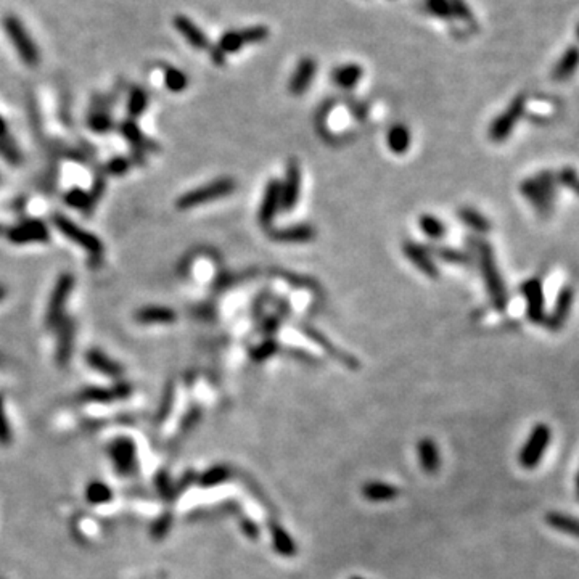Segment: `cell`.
Returning a JSON list of instances; mask_svg holds the SVG:
<instances>
[{
    "label": "cell",
    "instance_id": "2e32d148",
    "mask_svg": "<svg viewBox=\"0 0 579 579\" xmlns=\"http://www.w3.org/2000/svg\"><path fill=\"white\" fill-rule=\"evenodd\" d=\"M303 333L306 337H308L311 341H314L317 346H320V349H324L325 353L330 356L338 362H341L343 365L349 367V369H358L359 367V362L358 359L354 358V356H351L348 353H344V351L339 349L337 344H333L330 339H328L324 333H320L319 330H315L314 327H303Z\"/></svg>",
    "mask_w": 579,
    "mask_h": 579
},
{
    "label": "cell",
    "instance_id": "484cf974",
    "mask_svg": "<svg viewBox=\"0 0 579 579\" xmlns=\"http://www.w3.org/2000/svg\"><path fill=\"white\" fill-rule=\"evenodd\" d=\"M76 325L71 319H63L60 322V337L57 348V362L58 365H66L72 353V343H74Z\"/></svg>",
    "mask_w": 579,
    "mask_h": 579
},
{
    "label": "cell",
    "instance_id": "816d5d0a",
    "mask_svg": "<svg viewBox=\"0 0 579 579\" xmlns=\"http://www.w3.org/2000/svg\"><path fill=\"white\" fill-rule=\"evenodd\" d=\"M351 579H364V578H359V576H354V578H351Z\"/></svg>",
    "mask_w": 579,
    "mask_h": 579
},
{
    "label": "cell",
    "instance_id": "bcb514c9",
    "mask_svg": "<svg viewBox=\"0 0 579 579\" xmlns=\"http://www.w3.org/2000/svg\"><path fill=\"white\" fill-rule=\"evenodd\" d=\"M129 168H131L129 160L122 158V157L113 158V160H111L110 163L107 164V171L110 172V174H113V176H122V174H126V172L129 171Z\"/></svg>",
    "mask_w": 579,
    "mask_h": 579
},
{
    "label": "cell",
    "instance_id": "4dcf8cb0",
    "mask_svg": "<svg viewBox=\"0 0 579 579\" xmlns=\"http://www.w3.org/2000/svg\"><path fill=\"white\" fill-rule=\"evenodd\" d=\"M578 60H579L578 48L575 46L566 48L565 53L561 55L560 60L557 61L555 68L552 70V79H555V81L570 79V76L578 68Z\"/></svg>",
    "mask_w": 579,
    "mask_h": 579
},
{
    "label": "cell",
    "instance_id": "f907efd6",
    "mask_svg": "<svg viewBox=\"0 0 579 579\" xmlns=\"http://www.w3.org/2000/svg\"><path fill=\"white\" fill-rule=\"evenodd\" d=\"M5 293H7V288H5L2 283H0V301L5 298Z\"/></svg>",
    "mask_w": 579,
    "mask_h": 579
},
{
    "label": "cell",
    "instance_id": "8fae6325",
    "mask_svg": "<svg viewBox=\"0 0 579 579\" xmlns=\"http://www.w3.org/2000/svg\"><path fill=\"white\" fill-rule=\"evenodd\" d=\"M521 294L526 303V317L533 324H544L545 320V298L542 282L539 278H530L521 283Z\"/></svg>",
    "mask_w": 579,
    "mask_h": 579
},
{
    "label": "cell",
    "instance_id": "9c48e42d",
    "mask_svg": "<svg viewBox=\"0 0 579 579\" xmlns=\"http://www.w3.org/2000/svg\"><path fill=\"white\" fill-rule=\"evenodd\" d=\"M303 187V172L298 161H290L285 172V179L280 182V208L285 213H290L297 208L301 197Z\"/></svg>",
    "mask_w": 579,
    "mask_h": 579
},
{
    "label": "cell",
    "instance_id": "e0dca14e",
    "mask_svg": "<svg viewBox=\"0 0 579 579\" xmlns=\"http://www.w3.org/2000/svg\"><path fill=\"white\" fill-rule=\"evenodd\" d=\"M573 299H575V292H573V288L570 285H565L559 292L552 313L545 315V327L550 328V330H559V328L564 327L568 315H570Z\"/></svg>",
    "mask_w": 579,
    "mask_h": 579
},
{
    "label": "cell",
    "instance_id": "52a82bcc",
    "mask_svg": "<svg viewBox=\"0 0 579 579\" xmlns=\"http://www.w3.org/2000/svg\"><path fill=\"white\" fill-rule=\"evenodd\" d=\"M550 438H552V431H550V428L545 425V423H538V425L533 428L530 438L526 439L525 446L521 448L520 453V464L523 469H536L539 462L544 457L545 449H547L550 443Z\"/></svg>",
    "mask_w": 579,
    "mask_h": 579
},
{
    "label": "cell",
    "instance_id": "d6986e66",
    "mask_svg": "<svg viewBox=\"0 0 579 579\" xmlns=\"http://www.w3.org/2000/svg\"><path fill=\"white\" fill-rule=\"evenodd\" d=\"M427 12L441 20H453L454 16L470 18V10L462 0H425Z\"/></svg>",
    "mask_w": 579,
    "mask_h": 579
},
{
    "label": "cell",
    "instance_id": "44dd1931",
    "mask_svg": "<svg viewBox=\"0 0 579 579\" xmlns=\"http://www.w3.org/2000/svg\"><path fill=\"white\" fill-rule=\"evenodd\" d=\"M131 394V386L126 385V383H121V385H116L115 388H86L84 391H81L79 398L82 401H87V403H111V401L116 399H124Z\"/></svg>",
    "mask_w": 579,
    "mask_h": 579
},
{
    "label": "cell",
    "instance_id": "ac0fdd59",
    "mask_svg": "<svg viewBox=\"0 0 579 579\" xmlns=\"http://www.w3.org/2000/svg\"><path fill=\"white\" fill-rule=\"evenodd\" d=\"M110 455L113 459L115 469L118 470L122 475H127V473H132L136 469V446L131 439L127 438H119L111 444L110 448Z\"/></svg>",
    "mask_w": 579,
    "mask_h": 579
},
{
    "label": "cell",
    "instance_id": "b9f144b4",
    "mask_svg": "<svg viewBox=\"0 0 579 579\" xmlns=\"http://www.w3.org/2000/svg\"><path fill=\"white\" fill-rule=\"evenodd\" d=\"M0 155L10 163H20L21 160L20 150L15 147V143L7 136L0 137Z\"/></svg>",
    "mask_w": 579,
    "mask_h": 579
},
{
    "label": "cell",
    "instance_id": "8992f818",
    "mask_svg": "<svg viewBox=\"0 0 579 579\" xmlns=\"http://www.w3.org/2000/svg\"><path fill=\"white\" fill-rule=\"evenodd\" d=\"M526 110V96L525 93H520L512 98V102L509 103V107L502 111L497 118L493 121L491 127H489V137L493 138L494 142H504L505 138H509V136L519 124L520 119L523 118Z\"/></svg>",
    "mask_w": 579,
    "mask_h": 579
},
{
    "label": "cell",
    "instance_id": "e575fe53",
    "mask_svg": "<svg viewBox=\"0 0 579 579\" xmlns=\"http://www.w3.org/2000/svg\"><path fill=\"white\" fill-rule=\"evenodd\" d=\"M65 202L68 206L74 209H81L84 213H89L93 208L97 202L92 198L91 192L82 190V188H71V190L65 195Z\"/></svg>",
    "mask_w": 579,
    "mask_h": 579
},
{
    "label": "cell",
    "instance_id": "60d3db41",
    "mask_svg": "<svg viewBox=\"0 0 579 579\" xmlns=\"http://www.w3.org/2000/svg\"><path fill=\"white\" fill-rule=\"evenodd\" d=\"M87 500L91 504H107L111 499V491L107 484L103 483H92L91 486L87 488Z\"/></svg>",
    "mask_w": 579,
    "mask_h": 579
},
{
    "label": "cell",
    "instance_id": "cb8c5ba5",
    "mask_svg": "<svg viewBox=\"0 0 579 579\" xmlns=\"http://www.w3.org/2000/svg\"><path fill=\"white\" fill-rule=\"evenodd\" d=\"M176 319L177 314L174 309L164 308V306H147L136 313V320L145 325H168L174 324Z\"/></svg>",
    "mask_w": 579,
    "mask_h": 579
},
{
    "label": "cell",
    "instance_id": "30bf717a",
    "mask_svg": "<svg viewBox=\"0 0 579 579\" xmlns=\"http://www.w3.org/2000/svg\"><path fill=\"white\" fill-rule=\"evenodd\" d=\"M72 287H74V277L71 274L60 275L57 283H55V288L52 292V297H50L47 308L46 322L48 327H57L60 325V322L63 320V311L71 294Z\"/></svg>",
    "mask_w": 579,
    "mask_h": 579
},
{
    "label": "cell",
    "instance_id": "6da1fadb",
    "mask_svg": "<svg viewBox=\"0 0 579 579\" xmlns=\"http://www.w3.org/2000/svg\"><path fill=\"white\" fill-rule=\"evenodd\" d=\"M476 256H478V263H480L481 275L484 287H486V292L489 294V299L495 309L499 313H504L509 306V293H507L504 278L500 275L497 261H495V256L493 252L491 243L478 240L476 242Z\"/></svg>",
    "mask_w": 579,
    "mask_h": 579
},
{
    "label": "cell",
    "instance_id": "f5cc1de1",
    "mask_svg": "<svg viewBox=\"0 0 579 579\" xmlns=\"http://www.w3.org/2000/svg\"><path fill=\"white\" fill-rule=\"evenodd\" d=\"M2 230H4V227H2V226H0V233H2Z\"/></svg>",
    "mask_w": 579,
    "mask_h": 579
},
{
    "label": "cell",
    "instance_id": "f1b7e54d",
    "mask_svg": "<svg viewBox=\"0 0 579 579\" xmlns=\"http://www.w3.org/2000/svg\"><path fill=\"white\" fill-rule=\"evenodd\" d=\"M87 364L92 367V369L98 370L100 374L108 375V377H121L122 374V367L115 362L113 359H110L107 354H103L102 351L98 349H91L86 354Z\"/></svg>",
    "mask_w": 579,
    "mask_h": 579
},
{
    "label": "cell",
    "instance_id": "7bdbcfd3",
    "mask_svg": "<svg viewBox=\"0 0 579 579\" xmlns=\"http://www.w3.org/2000/svg\"><path fill=\"white\" fill-rule=\"evenodd\" d=\"M89 127L93 132H98V134H105L111 129V126H113V122H111L110 116H107L105 113H93L89 116Z\"/></svg>",
    "mask_w": 579,
    "mask_h": 579
},
{
    "label": "cell",
    "instance_id": "1f68e13d",
    "mask_svg": "<svg viewBox=\"0 0 579 579\" xmlns=\"http://www.w3.org/2000/svg\"><path fill=\"white\" fill-rule=\"evenodd\" d=\"M459 219L462 221V224H465L473 232L486 233L491 230V222H489L488 217L483 216L480 211L469 208V206L459 209Z\"/></svg>",
    "mask_w": 579,
    "mask_h": 579
},
{
    "label": "cell",
    "instance_id": "ab89813d",
    "mask_svg": "<svg viewBox=\"0 0 579 579\" xmlns=\"http://www.w3.org/2000/svg\"><path fill=\"white\" fill-rule=\"evenodd\" d=\"M431 254H436L439 259L449 264H467L470 261L469 256H467L464 252H460V249L457 248H449V247H438Z\"/></svg>",
    "mask_w": 579,
    "mask_h": 579
},
{
    "label": "cell",
    "instance_id": "7dc6e473",
    "mask_svg": "<svg viewBox=\"0 0 579 579\" xmlns=\"http://www.w3.org/2000/svg\"><path fill=\"white\" fill-rule=\"evenodd\" d=\"M557 182L561 183V186H566L568 188H571L573 192H576V187H578V174L576 171L573 168H566L564 169L557 177Z\"/></svg>",
    "mask_w": 579,
    "mask_h": 579
},
{
    "label": "cell",
    "instance_id": "ee69618b",
    "mask_svg": "<svg viewBox=\"0 0 579 579\" xmlns=\"http://www.w3.org/2000/svg\"><path fill=\"white\" fill-rule=\"evenodd\" d=\"M12 441V431H10L7 415H5V408H4V398L0 396V444L2 446H7Z\"/></svg>",
    "mask_w": 579,
    "mask_h": 579
},
{
    "label": "cell",
    "instance_id": "f546056e",
    "mask_svg": "<svg viewBox=\"0 0 579 579\" xmlns=\"http://www.w3.org/2000/svg\"><path fill=\"white\" fill-rule=\"evenodd\" d=\"M410 143H412V134L408 126L394 124L391 129L388 131L386 145L394 155H404L410 148Z\"/></svg>",
    "mask_w": 579,
    "mask_h": 579
},
{
    "label": "cell",
    "instance_id": "d590c367",
    "mask_svg": "<svg viewBox=\"0 0 579 579\" xmlns=\"http://www.w3.org/2000/svg\"><path fill=\"white\" fill-rule=\"evenodd\" d=\"M230 476H232L230 467L214 465V467H211V469L202 476L200 484H202V486H204V488H213V486H217V484L227 481Z\"/></svg>",
    "mask_w": 579,
    "mask_h": 579
},
{
    "label": "cell",
    "instance_id": "681fc988",
    "mask_svg": "<svg viewBox=\"0 0 579 579\" xmlns=\"http://www.w3.org/2000/svg\"><path fill=\"white\" fill-rule=\"evenodd\" d=\"M7 136V122L2 119V116H0V137H5Z\"/></svg>",
    "mask_w": 579,
    "mask_h": 579
},
{
    "label": "cell",
    "instance_id": "d4e9b609",
    "mask_svg": "<svg viewBox=\"0 0 579 579\" xmlns=\"http://www.w3.org/2000/svg\"><path fill=\"white\" fill-rule=\"evenodd\" d=\"M364 76V70L358 63H346L332 71V82L343 91H349L359 84Z\"/></svg>",
    "mask_w": 579,
    "mask_h": 579
},
{
    "label": "cell",
    "instance_id": "5b68a950",
    "mask_svg": "<svg viewBox=\"0 0 579 579\" xmlns=\"http://www.w3.org/2000/svg\"><path fill=\"white\" fill-rule=\"evenodd\" d=\"M2 25L10 39V42L13 44L16 52H18L20 58L23 60L27 66H37L41 63V53H39V48L34 41L31 39L30 32L26 31L25 25L21 23L15 15L5 16Z\"/></svg>",
    "mask_w": 579,
    "mask_h": 579
},
{
    "label": "cell",
    "instance_id": "c3c4849f",
    "mask_svg": "<svg viewBox=\"0 0 579 579\" xmlns=\"http://www.w3.org/2000/svg\"><path fill=\"white\" fill-rule=\"evenodd\" d=\"M240 528H242L245 536H248L249 539L259 538V526L256 525V523L252 519H247V516L242 519L240 520Z\"/></svg>",
    "mask_w": 579,
    "mask_h": 579
},
{
    "label": "cell",
    "instance_id": "3957f363",
    "mask_svg": "<svg viewBox=\"0 0 579 579\" xmlns=\"http://www.w3.org/2000/svg\"><path fill=\"white\" fill-rule=\"evenodd\" d=\"M269 30L264 25H256L245 27V30L227 31L221 36L217 47L213 50V58L217 65L224 63V57L229 53H237L245 46L261 44L269 37Z\"/></svg>",
    "mask_w": 579,
    "mask_h": 579
},
{
    "label": "cell",
    "instance_id": "8d00e7d4",
    "mask_svg": "<svg viewBox=\"0 0 579 579\" xmlns=\"http://www.w3.org/2000/svg\"><path fill=\"white\" fill-rule=\"evenodd\" d=\"M164 86L169 89L171 92H183L188 86V77L183 71L168 66L164 70Z\"/></svg>",
    "mask_w": 579,
    "mask_h": 579
},
{
    "label": "cell",
    "instance_id": "9a60e30c",
    "mask_svg": "<svg viewBox=\"0 0 579 579\" xmlns=\"http://www.w3.org/2000/svg\"><path fill=\"white\" fill-rule=\"evenodd\" d=\"M403 252L405 254V258H408L423 275H427L430 278L439 277V269H438L436 263H434L433 254L428 252L427 248H423L422 245L408 240L403 245Z\"/></svg>",
    "mask_w": 579,
    "mask_h": 579
},
{
    "label": "cell",
    "instance_id": "f35d334b",
    "mask_svg": "<svg viewBox=\"0 0 579 579\" xmlns=\"http://www.w3.org/2000/svg\"><path fill=\"white\" fill-rule=\"evenodd\" d=\"M121 132H122V136H124L127 141H129L134 145V147H137L141 150H145L148 147V143L145 142L143 134L141 132V129H138L137 124L134 121H124V122H122Z\"/></svg>",
    "mask_w": 579,
    "mask_h": 579
},
{
    "label": "cell",
    "instance_id": "4fadbf2b",
    "mask_svg": "<svg viewBox=\"0 0 579 579\" xmlns=\"http://www.w3.org/2000/svg\"><path fill=\"white\" fill-rule=\"evenodd\" d=\"M317 72V63L314 58L306 57L303 60H299V63L294 68L292 77L288 81V91L292 96H304L306 92L309 91V87L313 86L314 77Z\"/></svg>",
    "mask_w": 579,
    "mask_h": 579
},
{
    "label": "cell",
    "instance_id": "5bb4252c",
    "mask_svg": "<svg viewBox=\"0 0 579 579\" xmlns=\"http://www.w3.org/2000/svg\"><path fill=\"white\" fill-rule=\"evenodd\" d=\"M10 242L16 245H25L31 242H47L50 238V232L47 226L39 219H31L21 222L20 226L13 227L7 232Z\"/></svg>",
    "mask_w": 579,
    "mask_h": 579
},
{
    "label": "cell",
    "instance_id": "ffe728a7",
    "mask_svg": "<svg viewBox=\"0 0 579 579\" xmlns=\"http://www.w3.org/2000/svg\"><path fill=\"white\" fill-rule=\"evenodd\" d=\"M269 235L272 240L278 243H308L314 240L317 232L309 224H297L283 227V229L271 230Z\"/></svg>",
    "mask_w": 579,
    "mask_h": 579
},
{
    "label": "cell",
    "instance_id": "d6a6232c",
    "mask_svg": "<svg viewBox=\"0 0 579 579\" xmlns=\"http://www.w3.org/2000/svg\"><path fill=\"white\" fill-rule=\"evenodd\" d=\"M419 227L428 238H431V240H441V238L446 237L448 232L444 222L433 214H422L419 217Z\"/></svg>",
    "mask_w": 579,
    "mask_h": 579
},
{
    "label": "cell",
    "instance_id": "4316f807",
    "mask_svg": "<svg viewBox=\"0 0 579 579\" xmlns=\"http://www.w3.org/2000/svg\"><path fill=\"white\" fill-rule=\"evenodd\" d=\"M362 494L370 502H388L398 497L399 489L385 481H369L362 488Z\"/></svg>",
    "mask_w": 579,
    "mask_h": 579
},
{
    "label": "cell",
    "instance_id": "f6af8a7d",
    "mask_svg": "<svg viewBox=\"0 0 579 579\" xmlns=\"http://www.w3.org/2000/svg\"><path fill=\"white\" fill-rule=\"evenodd\" d=\"M277 348H278L277 343L272 341V339H269V341L259 344L258 348L253 349L252 356H253L254 360H264L267 358H271V356H274L277 353Z\"/></svg>",
    "mask_w": 579,
    "mask_h": 579
},
{
    "label": "cell",
    "instance_id": "7a4b0ae2",
    "mask_svg": "<svg viewBox=\"0 0 579 579\" xmlns=\"http://www.w3.org/2000/svg\"><path fill=\"white\" fill-rule=\"evenodd\" d=\"M520 192L539 214H549L555 204L559 182L554 172L542 171L523 181Z\"/></svg>",
    "mask_w": 579,
    "mask_h": 579
},
{
    "label": "cell",
    "instance_id": "74e56055",
    "mask_svg": "<svg viewBox=\"0 0 579 579\" xmlns=\"http://www.w3.org/2000/svg\"><path fill=\"white\" fill-rule=\"evenodd\" d=\"M148 105V96L147 92L141 87H132V91L129 92V102H127V111L132 118H137L141 116L145 110H147Z\"/></svg>",
    "mask_w": 579,
    "mask_h": 579
},
{
    "label": "cell",
    "instance_id": "7c38bea8",
    "mask_svg": "<svg viewBox=\"0 0 579 579\" xmlns=\"http://www.w3.org/2000/svg\"><path fill=\"white\" fill-rule=\"evenodd\" d=\"M280 208V182L277 179H271L267 182L266 190L261 200V206L258 211V222L263 229H271L274 224V219Z\"/></svg>",
    "mask_w": 579,
    "mask_h": 579
},
{
    "label": "cell",
    "instance_id": "83f0119b",
    "mask_svg": "<svg viewBox=\"0 0 579 579\" xmlns=\"http://www.w3.org/2000/svg\"><path fill=\"white\" fill-rule=\"evenodd\" d=\"M419 462L423 471L427 473H434L439 470V465H441V457H439V449L436 444H434L433 439H422L419 443Z\"/></svg>",
    "mask_w": 579,
    "mask_h": 579
},
{
    "label": "cell",
    "instance_id": "603a6c76",
    "mask_svg": "<svg viewBox=\"0 0 579 579\" xmlns=\"http://www.w3.org/2000/svg\"><path fill=\"white\" fill-rule=\"evenodd\" d=\"M267 526H269L272 544H274V549L278 555L285 557V559H292V557L297 555V544H294L293 538L290 536L288 531L280 525V523L277 520H269L267 521Z\"/></svg>",
    "mask_w": 579,
    "mask_h": 579
},
{
    "label": "cell",
    "instance_id": "ba28073f",
    "mask_svg": "<svg viewBox=\"0 0 579 579\" xmlns=\"http://www.w3.org/2000/svg\"><path fill=\"white\" fill-rule=\"evenodd\" d=\"M53 224L65 237H68L71 242H74L76 245H79L81 248H84L87 253L96 256V258H100V256L103 254L105 247L103 243L100 242V238L93 235V233L87 232L86 229H82L81 226L74 224V222L68 219L66 216L55 214Z\"/></svg>",
    "mask_w": 579,
    "mask_h": 579
},
{
    "label": "cell",
    "instance_id": "836d02e7",
    "mask_svg": "<svg viewBox=\"0 0 579 579\" xmlns=\"http://www.w3.org/2000/svg\"><path fill=\"white\" fill-rule=\"evenodd\" d=\"M545 521H547L549 526H552L554 530L570 534V536H576L578 534V521L570 515L561 514V512H549L545 515Z\"/></svg>",
    "mask_w": 579,
    "mask_h": 579
},
{
    "label": "cell",
    "instance_id": "7402d4cb",
    "mask_svg": "<svg viewBox=\"0 0 579 579\" xmlns=\"http://www.w3.org/2000/svg\"><path fill=\"white\" fill-rule=\"evenodd\" d=\"M172 23H174L176 30L179 31L183 37H186V41L190 44L192 47L198 48V50H204L209 47L208 36H206L190 18H187V16H183V15H177L174 16V21H172Z\"/></svg>",
    "mask_w": 579,
    "mask_h": 579
},
{
    "label": "cell",
    "instance_id": "277c9868",
    "mask_svg": "<svg viewBox=\"0 0 579 579\" xmlns=\"http://www.w3.org/2000/svg\"><path fill=\"white\" fill-rule=\"evenodd\" d=\"M237 182L232 177H221V179H216L213 182L206 183L198 188H193V190L183 193L182 197L177 200L176 206L177 209H192L197 208L200 204L214 202V200L226 198L235 192Z\"/></svg>",
    "mask_w": 579,
    "mask_h": 579
}]
</instances>
